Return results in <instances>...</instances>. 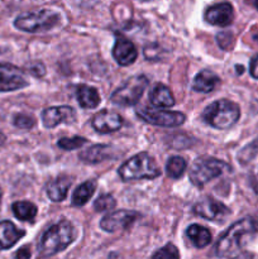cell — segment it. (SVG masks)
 Instances as JSON below:
<instances>
[{
    "label": "cell",
    "instance_id": "6da1fadb",
    "mask_svg": "<svg viewBox=\"0 0 258 259\" xmlns=\"http://www.w3.org/2000/svg\"><path fill=\"white\" fill-rule=\"evenodd\" d=\"M77 238L75 227L67 220L57 223L46 230L40 238L39 249L46 257H51L65 250Z\"/></svg>",
    "mask_w": 258,
    "mask_h": 259
},
{
    "label": "cell",
    "instance_id": "7a4b0ae2",
    "mask_svg": "<svg viewBox=\"0 0 258 259\" xmlns=\"http://www.w3.org/2000/svg\"><path fill=\"white\" fill-rule=\"evenodd\" d=\"M118 175L124 182L136 180H153L161 176V169L156 161L146 152L136 154L124 162L118 169Z\"/></svg>",
    "mask_w": 258,
    "mask_h": 259
},
{
    "label": "cell",
    "instance_id": "3957f363",
    "mask_svg": "<svg viewBox=\"0 0 258 259\" xmlns=\"http://www.w3.org/2000/svg\"><path fill=\"white\" fill-rule=\"evenodd\" d=\"M240 116V109L233 101L220 99L214 101L202 111V120L219 131H225L234 125Z\"/></svg>",
    "mask_w": 258,
    "mask_h": 259
},
{
    "label": "cell",
    "instance_id": "277c9868",
    "mask_svg": "<svg viewBox=\"0 0 258 259\" xmlns=\"http://www.w3.org/2000/svg\"><path fill=\"white\" fill-rule=\"evenodd\" d=\"M255 232V223L250 218H244L239 222L234 223L222 237L218 239L215 252L220 258L228 257L233 253L238 252L242 247V239L248 234Z\"/></svg>",
    "mask_w": 258,
    "mask_h": 259
},
{
    "label": "cell",
    "instance_id": "5b68a950",
    "mask_svg": "<svg viewBox=\"0 0 258 259\" xmlns=\"http://www.w3.org/2000/svg\"><path fill=\"white\" fill-rule=\"evenodd\" d=\"M60 22V15L52 9H40L23 13L14 20V27L23 32L37 33L55 28Z\"/></svg>",
    "mask_w": 258,
    "mask_h": 259
},
{
    "label": "cell",
    "instance_id": "8992f818",
    "mask_svg": "<svg viewBox=\"0 0 258 259\" xmlns=\"http://www.w3.org/2000/svg\"><path fill=\"white\" fill-rule=\"evenodd\" d=\"M229 169V164L220 159L211 158V157L199 158L190 168V181L196 187H204L207 182L222 176L225 171Z\"/></svg>",
    "mask_w": 258,
    "mask_h": 259
},
{
    "label": "cell",
    "instance_id": "52a82bcc",
    "mask_svg": "<svg viewBox=\"0 0 258 259\" xmlns=\"http://www.w3.org/2000/svg\"><path fill=\"white\" fill-rule=\"evenodd\" d=\"M149 81L146 76H133L126 80L119 89H116L110 96V101L114 105L132 106L136 105L146 91Z\"/></svg>",
    "mask_w": 258,
    "mask_h": 259
},
{
    "label": "cell",
    "instance_id": "ba28073f",
    "mask_svg": "<svg viewBox=\"0 0 258 259\" xmlns=\"http://www.w3.org/2000/svg\"><path fill=\"white\" fill-rule=\"evenodd\" d=\"M137 115L146 123L157 126H164V128H175L185 123L186 116L180 111H168V110H153L151 108L142 106L137 110Z\"/></svg>",
    "mask_w": 258,
    "mask_h": 259
},
{
    "label": "cell",
    "instance_id": "9c48e42d",
    "mask_svg": "<svg viewBox=\"0 0 258 259\" xmlns=\"http://www.w3.org/2000/svg\"><path fill=\"white\" fill-rule=\"evenodd\" d=\"M29 85L25 73L17 66L0 63V93L20 90Z\"/></svg>",
    "mask_w": 258,
    "mask_h": 259
},
{
    "label": "cell",
    "instance_id": "30bf717a",
    "mask_svg": "<svg viewBox=\"0 0 258 259\" xmlns=\"http://www.w3.org/2000/svg\"><path fill=\"white\" fill-rule=\"evenodd\" d=\"M195 214L215 223H224L230 217V210L212 197H205L194 206Z\"/></svg>",
    "mask_w": 258,
    "mask_h": 259
},
{
    "label": "cell",
    "instance_id": "8fae6325",
    "mask_svg": "<svg viewBox=\"0 0 258 259\" xmlns=\"http://www.w3.org/2000/svg\"><path fill=\"white\" fill-rule=\"evenodd\" d=\"M138 218L136 211H129V210H119L111 214L105 215L100 222V228L108 233L121 232L126 229L129 225L133 224L134 220Z\"/></svg>",
    "mask_w": 258,
    "mask_h": 259
},
{
    "label": "cell",
    "instance_id": "7c38bea8",
    "mask_svg": "<svg viewBox=\"0 0 258 259\" xmlns=\"http://www.w3.org/2000/svg\"><path fill=\"white\" fill-rule=\"evenodd\" d=\"M43 125L51 129L60 124H72L76 120V113L71 106H52L42 113Z\"/></svg>",
    "mask_w": 258,
    "mask_h": 259
},
{
    "label": "cell",
    "instance_id": "4fadbf2b",
    "mask_svg": "<svg viewBox=\"0 0 258 259\" xmlns=\"http://www.w3.org/2000/svg\"><path fill=\"white\" fill-rule=\"evenodd\" d=\"M205 20L209 24L217 27H228L234 19V9L229 3H218L206 9L204 14Z\"/></svg>",
    "mask_w": 258,
    "mask_h": 259
},
{
    "label": "cell",
    "instance_id": "5bb4252c",
    "mask_svg": "<svg viewBox=\"0 0 258 259\" xmlns=\"http://www.w3.org/2000/svg\"><path fill=\"white\" fill-rule=\"evenodd\" d=\"M91 125L98 133H113V132L119 131L123 126V118L114 111L101 110L94 115Z\"/></svg>",
    "mask_w": 258,
    "mask_h": 259
},
{
    "label": "cell",
    "instance_id": "9a60e30c",
    "mask_svg": "<svg viewBox=\"0 0 258 259\" xmlns=\"http://www.w3.org/2000/svg\"><path fill=\"white\" fill-rule=\"evenodd\" d=\"M113 57L120 66H129L138 57L136 46L123 35H118L113 47Z\"/></svg>",
    "mask_w": 258,
    "mask_h": 259
},
{
    "label": "cell",
    "instance_id": "2e32d148",
    "mask_svg": "<svg viewBox=\"0 0 258 259\" xmlns=\"http://www.w3.org/2000/svg\"><path fill=\"white\" fill-rule=\"evenodd\" d=\"M25 235L23 229H18L12 222H0V250H5L17 244Z\"/></svg>",
    "mask_w": 258,
    "mask_h": 259
},
{
    "label": "cell",
    "instance_id": "e0dca14e",
    "mask_svg": "<svg viewBox=\"0 0 258 259\" xmlns=\"http://www.w3.org/2000/svg\"><path fill=\"white\" fill-rule=\"evenodd\" d=\"M111 151H113V148L110 146H106V144H95V146L90 147L86 151L81 152L78 154V158L83 163H101L103 161H106V159L110 158L111 153H113Z\"/></svg>",
    "mask_w": 258,
    "mask_h": 259
},
{
    "label": "cell",
    "instance_id": "ac0fdd59",
    "mask_svg": "<svg viewBox=\"0 0 258 259\" xmlns=\"http://www.w3.org/2000/svg\"><path fill=\"white\" fill-rule=\"evenodd\" d=\"M149 101L156 108H171L175 105L172 91L163 83H157L149 94Z\"/></svg>",
    "mask_w": 258,
    "mask_h": 259
},
{
    "label": "cell",
    "instance_id": "d6986e66",
    "mask_svg": "<svg viewBox=\"0 0 258 259\" xmlns=\"http://www.w3.org/2000/svg\"><path fill=\"white\" fill-rule=\"evenodd\" d=\"M71 187V179L68 176H60L51 181L47 186V196L52 201L61 202L66 199Z\"/></svg>",
    "mask_w": 258,
    "mask_h": 259
},
{
    "label": "cell",
    "instance_id": "ffe728a7",
    "mask_svg": "<svg viewBox=\"0 0 258 259\" xmlns=\"http://www.w3.org/2000/svg\"><path fill=\"white\" fill-rule=\"evenodd\" d=\"M220 80L214 72L211 71H200L194 78V82H192V90L197 91V93H204L207 94L210 91L215 90L217 86L219 85Z\"/></svg>",
    "mask_w": 258,
    "mask_h": 259
},
{
    "label": "cell",
    "instance_id": "44dd1931",
    "mask_svg": "<svg viewBox=\"0 0 258 259\" xmlns=\"http://www.w3.org/2000/svg\"><path fill=\"white\" fill-rule=\"evenodd\" d=\"M76 96H77L78 104L83 109H95L101 101L98 90L89 85L78 86L77 91H76Z\"/></svg>",
    "mask_w": 258,
    "mask_h": 259
},
{
    "label": "cell",
    "instance_id": "7402d4cb",
    "mask_svg": "<svg viewBox=\"0 0 258 259\" xmlns=\"http://www.w3.org/2000/svg\"><path fill=\"white\" fill-rule=\"evenodd\" d=\"M186 235L196 248H205L211 243V233L199 224L190 225L186 229Z\"/></svg>",
    "mask_w": 258,
    "mask_h": 259
},
{
    "label": "cell",
    "instance_id": "603a6c76",
    "mask_svg": "<svg viewBox=\"0 0 258 259\" xmlns=\"http://www.w3.org/2000/svg\"><path fill=\"white\" fill-rule=\"evenodd\" d=\"M95 190H96V182L94 181V180L85 181L83 184H81L72 194V197H71V204H72L73 206H83V205H85L91 197H93Z\"/></svg>",
    "mask_w": 258,
    "mask_h": 259
},
{
    "label": "cell",
    "instance_id": "cb8c5ba5",
    "mask_svg": "<svg viewBox=\"0 0 258 259\" xmlns=\"http://www.w3.org/2000/svg\"><path fill=\"white\" fill-rule=\"evenodd\" d=\"M15 218L22 222H33L37 217L38 209L34 204L29 201H17L12 206Z\"/></svg>",
    "mask_w": 258,
    "mask_h": 259
},
{
    "label": "cell",
    "instance_id": "d4e9b609",
    "mask_svg": "<svg viewBox=\"0 0 258 259\" xmlns=\"http://www.w3.org/2000/svg\"><path fill=\"white\" fill-rule=\"evenodd\" d=\"M187 164L186 161H185L182 157L179 156H174L168 159L166 164V171L167 175H168L171 179H180V177L184 175L185 169H186Z\"/></svg>",
    "mask_w": 258,
    "mask_h": 259
},
{
    "label": "cell",
    "instance_id": "484cf974",
    "mask_svg": "<svg viewBox=\"0 0 258 259\" xmlns=\"http://www.w3.org/2000/svg\"><path fill=\"white\" fill-rule=\"evenodd\" d=\"M86 143H88V139L82 138V137H71V138L65 137V138L58 139L57 146L65 151H73V149L81 148Z\"/></svg>",
    "mask_w": 258,
    "mask_h": 259
},
{
    "label": "cell",
    "instance_id": "4316f807",
    "mask_svg": "<svg viewBox=\"0 0 258 259\" xmlns=\"http://www.w3.org/2000/svg\"><path fill=\"white\" fill-rule=\"evenodd\" d=\"M115 205V199L110 194H104L95 200V202H94V210L98 212H106L114 209Z\"/></svg>",
    "mask_w": 258,
    "mask_h": 259
},
{
    "label": "cell",
    "instance_id": "83f0119b",
    "mask_svg": "<svg viewBox=\"0 0 258 259\" xmlns=\"http://www.w3.org/2000/svg\"><path fill=\"white\" fill-rule=\"evenodd\" d=\"M152 259H180L179 249L174 244L168 243L163 248L157 250Z\"/></svg>",
    "mask_w": 258,
    "mask_h": 259
},
{
    "label": "cell",
    "instance_id": "f1b7e54d",
    "mask_svg": "<svg viewBox=\"0 0 258 259\" xmlns=\"http://www.w3.org/2000/svg\"><path fill=\"white\" fill-rule=\"evenodd\" d=\"M13 124L19 129H32L35 125V120L27 114H17L13 119Z\"/></svg>",
    "mask_w": 258,
    "mask_h": 259
},
{
    "label": "cell",
    "instance_id": "f546056e",
    "mask_svg": "<svg viewBox=\"0 0 258 259\" xmlns=\"http://www.w3.org/2000/svg\"><path fill=\"white\" fill-rule=\"evenodd\" d=\"M257 151H258V139H255L253 143H250L249 146L244 147V148L240 151L238 158H239V161L242 162V163H247L249 159H252L253 157L257 154Z\"/></svg>",
    "mask_w": 258,
    "mask_h": 259
},
{
    "label": "cell",
    "instance_id": "4dcf8cb0",
    "mask_svg": "<svg viewBox=\"0 0 258 259\" xmlns=\"http://www.w3.org/2000/svg\"><path fill=\"white\" fill-rule=\"evenodd\" d=\"M28 71H29L30 75L35 76V77H42L46 73V68L43 66L42 62H33L28 66Z\"/></svg>",
    "mask_w": 258,
    "mask_h": 259
},
{
    "label": "cell",
    "instance_id": "1f68e13d",
    "mask_svg": "<svg viewBox=\"0 0 258 259\" xmlns=\"http://www.w3.org/2000/svg\"><path fill=\"white\" fill-rule=\"evenodd\" d=\"M217 39H218V45L220 46V48H223V50H228V48L230 47V40L233 39V35L228 32H223L217 35Z\"/></svg>",
    "mask_w": 258,
    "mask_h": 259
},
{
    "label": "cell",
    "instance_id": "d6a6232c",
    "mask_svg": "<svg viewBox=\"0 0 258 259\" xmlns=\"http://www.w3.org/2000/svg\"><path fill=\"white\" fill-rule=\"evenodd\" d=\"M249 73L253 78L258 80V55H255L254 57L250 60L249 63Z\"/></svg>",
    "mask_w": 258,
    "mask_h": 259
},
{
    "label": "cell",
    "instance_id": "836d02e7",
    "mask_svg": "<svg viewBox=\"0 0 258 259\" xmlns=\"http://www.w3.org/2000/svg\"><path fill=\"white\" fill-rule=\"evenodd\" d=\"M30 258V248L28 245L22 247L15 253V259H29Z\"/></svg>",
    "mask_w": 258,
    "mask_h": 259
},
{
    "label": "cell",
    "instance_id": "e575fe53",
    "mask_svg": "<svg viewBox=\"0 0 258 259\" xmlns=\"http://www.w3.org/2000/svg\"><path fill=\"white\" fill-rule=\"evenodd\" d=\"M232 259H252V254H249V253H242V254L237 255V257Z\"/></svg>",
    "mask_w": 258,
    "mask_h": 259
},
{
    "label": "cell",
    "instance_id": "d590c367",
    "mask_svg": "<svg viewBox=\"0 0 258 259\" xmlns=\"http://www.w3.org/2000/svg\"><path fill=\"white\" fill-rule=\"evenodd\" d=\"M5 141H7V137H5V134L0 131V146H3V144L5 143Z\"/></svg>",
    "mask_w": 258,
    "mask_h": 259
},
{
    "label": "cell",
    "instance_id": "8d00e7d4",
    "mask_svg": "<svg viewBox=\"0 0 258 259\" xmlns=\"http://www.w3.org/2000/svg\"><path fill=\"white\" fill-rule=\"evenodd\" d=\"M2 197H3V191L2 189H0V207H2Z\"/></svg>",
    "mask_w": 258,
    "mask_h": 259
},
{
    "label": "cell",
    "instance_id": "74e56055",
    "mask_svg": "<svg viewBox=\"0 0 258 259\" xmlns=\"http://www.w3.org/2000/svg\"><path fill=\"white\" fill-rule=\"evenodd\" d=\"M254 7L257 8V9H258V2H255V3H254Z\"/></svg>",
    "mask_w": 258,
    "mask_h": 259
}]
</instances>
